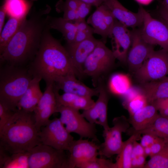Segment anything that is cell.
<instances>
[{"label":"cell","mask_w":168,"mask_h":168,"mask_svg":"<svg viewBox=\"0 0 168 168\" xmlns=\"http://www.w3.org/2000/svg\"><path fill=\"white\" fill-rule=\"evenodd\" d=\"M46 10L33 13L26 19L0 54V62L20 66L34 58L39 49L48 16Z\"/></svg>","instance_id":"6da1fadb"},{"label":"cell","mask_w":168,"mask_h":168,"mask_svg":"<svg viewBox=\"0 0 168 168\" xmlns=\"http://www.w3.org/2000/svg\"><path fill=\"white\" fill-rule=\"evenodd\" d=\"M50 29L47 25L28 69L33 77L43 79L46 84L54 82L57 77L68 74L77 75L66 49L52 36Z\"/></svg>","instance_id":"7a4b0ae2"},{"label":"cell","mask_w":168,"mask_h":168,"mask_svg":"<svg viewBox=\"0 0 168 168\" xmlns=\"http://www.w3.org/2000/svg\"><path fill=\"white\" fill-rule=\"evenodd\" d=\"M34 112L18 109L0 132V148L11 153L28 152L42 144Z\"/></svg>","instance_id":"3957f363"},{"label":"cell","mask_w":168,"mask_h":168,"mask_svg":"<svg viewBox=\"0 0 168 168\" xmlns=\"http://www.w3.org/2000/svg\"><path fill=\"white\" fill-rule=\"evenodd\" d=\"M33 77L28 69L6 64L0 71V103L16 111L18 102Z\"/></svg>","instance_id":"277c9868"},{"label":"cell","mask_w":168,"mask_h":168,"mask_svg":"<svg viewBox=\"0 0 168 168\" xmlns=\"http://www.w3.org/2000/svg\"><path fill=\"white\" fill-rule=\"evenodd\" d=\"M116 59L112 50L100 40L84 63L82 74L91 77L96 85L97 79L110 69Z\"/></svg>","instance_id":"5b68a950"},{"label":"cell","mask_w":168,"mask_h":168,"mask_svg":"<svg viewBox=\"0 0 168 168\" xmlns=\"http://www.w3.org/2000/svg\"><path fill=\"white\" fill-rule=\"evenodd\" d=\"M42 143L28 152L29 168H68V155Z\"/></svg>","instance_id":"8992f818"},{"label":"cell","mask_w":168,"mask_h":168,"mask_svg":"<svg viewBox=\"0 0 168 168\" xmlns=\"http://www.w3.org/2000/svg\"><path fill=\"white\" fill-rule=\"evenodd\" d=\"M79 111L58 105L56 113L60 114V119L70 133L77 134L80 138H88L94 141H98L96 124L88 121Z\"/></svg>","instance_id":"52a82bcc"},{"label":"cell","mask_w":168,"mask_h":168,"mask_svg":"<svg viewBox=\"0 0 168 168\" xmlns=\"http://www.w3.org/2000/svg\"><path fill=\"white\" fill-rule=\"evenodd\" d=\"M141 83L160 80L168 75V50H154L135 72Z\"/></svg>","instance_id":"ba28073f"},{"label":"cell","mask_w":168,"mask_h":168,"mask_svg":"<svg viewBox=\"0 0 168 168\" xmlns=\"http://www.w3.org/2000/svg\"><path fill=\"white\" fill-rule=\"evenodd\" d=\"M42 144L58 150L68 151L74 140L59 118L50 120L39 132Z\"/></svg>","instance_id":"9c48e42d"},{"label":"cell","mask_w":168,"mask_h":168,"mask_svg":"<svg viewBox=\"0 0 168 168\" xmlns=\"http://www.w3.org/2000/svg\"><path fill=\"white\" fill-rule=\"evenodd\" d=\"M113 126L105 131H103L104 142L100 145L99 155L110 158L117 155L124 144L122 134L128 129L129 125L126 118L124 116L114 118L113 120Z\"/></svg>","instance_id":"30bf717a"},{"label":"cell","mask_w":168,"mask_h":168,"mask_svg":"<svg viewBox=\"0 0 168 168\" xmlns=\"http://www.w3.org/2000/svg\"><path fill=\"white\" fill-rule=\"evenodd\" d=\"M143 24L140 28L144 40L150 44L158 45L168 50V27L163 21L153 17L144 8Z\"/></svg>","instance_id":"8fae6325"},{"label":"cell","mask_w":168,"mask_h":168,"mask_svg":"<svg viewBox=\"0 0 168 168\" xmlns=\"http://www.w3.org/2000/svg\"><path fill=\"white\" fill-rule=\"evenodd\" d=\"M131 31L132 42L128 54L127 63L130 70L135 72L154 50V45L144 40L140 28L133 29Z\"/></svg>","instance_id":"7c38bea8"},{"label":"cell","mask_w":168,"mask_h":168,"mask_svg":"<svg viewBox=\"0 0 168 168\" xmlns=\"http://www.w3.org/2000/svg\"><path fill=\"white\" fill-rule=\"evenodd\" d=\"M109 37L111 38L112 51L116 59L126 63L132 42L131 30L116 19Z\"/></svg>","instance_id":"4fadbf2b"},{"label":"cell","mask_w":168,"mask_h":168,"mask_svg":"<svg viewBox=\"0 0 168 168\" xmlns=\"http://www.w3.org/2000/svg\"><path fill=\"white\" fill-rule=\"evenodd\" d=\"M100 145L94 141L80 138L73 141L68 150V168H77L79 165L99 155Z\"/></svg>","instance_id":"5bb4252c"},{"label":"cell","mask_w":168,"mask_h":168,"mask_svg":"<svg viewBox=\"0 0 168 168\" xmlns=\"http://www.w3.org/2000/svg\"><path fill=\"white\" fill-rule=\"evenodd\" d=\"M100 40L93 35L78 42L67 43L65 47L70 58L77 74H82V68L86 59Z\"/></svg>","instance_id":"9a60e30c"},{"label":"cell","mask_w":168,"mask_h":168,"mask_svg":"<svg viewBox=\"0 0 168 168\" xmlns=\"http://www.w3.org/2000/svg\"><path fill=\"white\" fill-rule=\"evenodd\" d=\"M95 12L88 18L87 22L94 30V33L100 35L101 40L106 43L116 19L105 5L102 4L96 7Z\"/></svg>","instance_id":"2e32d148"},{"label":"cell","mask_w":168,"mask_h":168,"mask_svg":"<svg viewBox=\"0 0 168 168\" xmlns=\"http://www.w3.org/2000/svg\"><path fill=\"white\" fill-rule=\"evenodd\" d=\"M102 4L108 8L116 19L127 27L133 29L142 26L144 8L141 6L135 13L125 8L118 0H104Z\"/></svg>","instance_id":"e0dca14e"},{"label":"cell","mask_w":168,"mask_h":168,"mask_svg":"<svg viewBox=\"0 0 168 168\" xmlns=\"http://www.w3.org/2000/svg\"><path fill=\"white\" fill-rule=\"evenodd\" d=\"M99 88V94L97 100L91 107L83 110L82 114L88 121L101 126L104 131H105L110 128L107 119L109 98L104 88L101 86Z\"/></svg>","instance_id":"ac0fdd59"},{"label":"cell","mask_w":168,"mask_h":168,"mask_svg":"<svg viewBox=\"0 0 168 168\" xmlns=\"http://www.w3.org/2000/svg\"><path fill=\"white\" fill-rule=\"evenodd\" d=\"M55 86L64 93L92 97L98 96L99 88H91L76 79L75 74H69L59 77L54 81Z\"/></svg>","instance_id":"d6986e66"},{"label":"cell","mask_w":168,"mask_h":168,"mask_svg":"<svg viewBox=\"0 0 168 168\" xmlns=\"http://www.w3.org/2000/svg\"><path fill=\"white\" fill-rule=\"evenodd\" d=\"M41 80L37 77H33L18 102L17 109L28 112H34L43 94L40 85Z\"/></svg>","instance_id":"ffe728a7"},{"label":"cell","mask_w":168,"mask_h":168,"mask_svg":"<svg viewBox=\"0 0 168 168\" xmlns=\"http://www.w3.org/2000/svg\"><path fill=\"white\" fill-rule=\"evenodd\" d=\"M54 89L57 106L62 105L78 110H84L91 107L95 103L92 97L64 92L60 95L58 93L59 89L54 84Z\"/></svg>","instance_id":"44dd1931"},{"label":"cell","mask_w":168,"mask_h":168,"mask_svg":"<svg viewBox=\"0 0 168 168\" xmlns=\"http://www.w3.org/2000/svg\"><path fill=\"white\" fill-rule=\"evenodd\" d=\"M157 111L154 104H148L130 115L129 122L133 131L141 130L149 126L158 115Z\"/></svg>","instance_id":"7402d4cb"},{"label":"cell","mask_w":168,"mask_h":168,"mask_svg":"<svg viewBox=\"0 0 168 168\" xmlns=\"http://www.w3.org/2000/svg\"><path fill=\"white\" fill-rule=\"evenodd\" d=\"M140 89L148 104L168 98V81L160 80L141 83Z\"/></svg>","instance_id":"603a6c76"},{"label":"cell","mask_w":168,"mask_h":168,"mask_svg":"<svg viewBox=\"0 0 168 168\" xmlns=\"http://www.w3.org/2000/svg\"><path fill=\"white\" fill-rule=\"evenodd\" d=\"M28 152L11 153L0 148V168H29Z\"/></svg>","instance_id":"cb8c5ba5"},{"label":"cell","mask_w":168,"mask_h":168,"mask_svg":"<svg viewBox=\"0 0 168 168\" xmlns=\"http://www.w3.org/2000/svg\"><path fill=\"white\" fill-rule=\"evenodd\" d=\"M48 25L50 29H55L60 32L67 43L74 42L76 30L74 22L66 20L63 17L48 16Z\"/></svg>","instance_id":"d4e9b609"},{"label":"cell","mask_w":168,"mask_h":168,"mask_svg":"<svg viewBox=\"0 0 168 168\" xmlns=\"http://www.w3.org/2000/svg\"><path fill=\"white\" fill-rule=\"evenodd\" d=\"M32 0H4L3 5L9 17L26 18L32 4Z\"/></svg>","instance_id":"484cf974"},{"label":"cell","mask_w":168,"mask_h":168,"mask_svg":"<svg viewBox=\"0 0 168 168\" xmlns=\"http://www.w3.org/2000/svg\"><path fill=\"white\" fill-rule=\"evenodd\" d=\"M140 135L133 133L124 142L122 147L114 163V168H132V153L134 141L140 138Z\"/></svg>","instance_id":"4316f807"},{"label":"cell","mask_w":168,"mask_h":168,"mask_svg":"<svg viewBox=\"0 0 168 168\" xmlns=\"http://www.w3.org/2000/svg\"><path fill=\"white\" fill-rule=\"evenodd\" d=\"M124 96L125 100L124 105L130 115L148 104L140 89L132 87Z\"/></svg>","instance_id":"83f0119b"},{"label":"cell","mask_w":168,"mask_h":168,"mask_svg":"<svg viewBox=\"0 0 168 168\" xmlns=\"http://www.w3.org/2000/svg\"><path fill=\"white\" fill-rule=\"evenodd\" d=\"M26 19L9 17L0 33V54L3 51Z\"/></svg>","instance_id":"f1b7e54d"},{"label":"cell","mask_w":168,"mask_h":168,"mask_svg":"<svg viewBox=\"0 0 168 168\" xmlns=\"http://www.w3.org/2000/svg\"><path fill=\"white\" fill-rule=\"evenodd\" d=\"M141 135L151 134L168 140V117L158 114L152 124L146 128L138 131H133L132 134Z\"/></svg>","instance_id":"f546056e"},{"label":"cell","mask_w":168,"mask_h":168,"mask_svg":"<svg viewBox=\"0 0 168 168\" xmlns=\"http://www.w3.org/2000/svg\"><path fill=\"white\" fill-rule=\"evenodd\" d=\"M129 77L127 75L116 73L110 77L109 87L110 91L118 96H124L132 87Z\"/></svg>","instance_id":"4dcf8cb0"},{"label":"cell","mask_w":168,"mask_h":168,"mask_svg":"<svg viewBox=\"0 0 168 168\" xmlns=\"http://www.w3.org/2000/svg\"><path fill=\"white\" fill-rule=\"evenodd\" d=\"M57 105L54 89V82L46 84L44 92L40 98L34 113L35 114L44 109L49 106Z\"/></svg>","instance_id":"1f68e13d"},{"label":"cell","mask_w":168,"mask_h":168,"mask_svg":"<svg viewBox=\"0 0 168 168\" xmlns=\"http://www.w3.org/2000/svg\"><path fill=\"white\" fill-rule=\"evenodd\" d=\"M144 168H168V142L161 151L150 157Z\"/></svg>","instance_id":"d6a6232c"},{"label":"cell","mask_w":168,"mask_h":168,"mask_svg":"<svg viewBox=\"0 0 168 168\" xmlns=\"http://www.w3.org/2000/svg\"><path fill=\"white\" fill-rule=\"evenodd\" d=\"M57 107V105H52L44 109L35 114H34L35 125L39 132L42 127L49 122L50 116L56 113Z\"/></svg>","instance_id":"836d02e7"},{"label":"cell","mask_w":168,"mask_h":168,"mask_svg":"<svg viewBox=\"0 0 168 168\" xmlns=\"http://www.w3.org/2000/svg\"><path fill=\"white\" fill-rule=\"evenodd\" d=\"M74 22L76 25V30L73 42L81 41L93 36L94 33V29L92 26L89 25L85 20Z\"/></svg>","instance_id":"e575fe53"},{"label":"cell","mask_w":168,"mask_h":168,"mask_svg":"<svg viewBox=\"0 0 168 168\" xmlns=\"http://www.w3.org/2000/svg\"><path fill=\"white\" fill-rule=\"evenodd\" d=\"M77 168H114V164L110 160L97 156L79 165Z\"/></svg>","instance_id":"d590c367"},{"label":"cell","mask_w":168,"mask_h":168,"mask_svg":"<svg viewBox=\"0 0 168 168\" xmlns=\"http://www.w3.org/2000/svg\"><path fill=\"white\" fill-rule=\"evenodd\" d=\"M16 111L13 110L0 103V132Z\"/></svg>","instance_id":"8d00e7d4"},{"label":"cell","mask_w":168,"mask_h":168,"mask_svg":"<svg viewBox=\"0 0 168 168\" xmlns=\"http://www.w3.org/2000/svg\"><path fill=\"white\" fill-rule=\"evenodd\" d=\"M92 6L86 3L79 1L76 11V17L74 22L85 20L86 17L90 12Z\"/></svg>","instance_id":"74e56055"},{"label":"cell","mask_w":168,"mask_h":168,"mask_svg":"<svg viewBox=\"0 0 168 168\" xmlns=\"http://www.w3.org/2000/svg\"><path fill=\"white\" fill-rule=\"evenodd\" d=\"M161 115L168 117V98L156 100L153 103Z\"/></svg>","instance_id":"f35d334b"},{"label":"cell","mask_w":168,"mask_h":168,"mask_svg":"<svg viewBox=\"0 0 168 168\" xmlns=\"http://www.w3.org/2000/svg\"><path fill=\"white\" fill-rule=\"evenodd\" d=\"M168 142V140L159 137L158 139L150 146L151 153L150 157L161 151Z\"/></svg>","instance_id":"ab89813d"},{"label":"cell","mask_w":168,"mask_h":168,"mask_svg":"<svg viewBox=\"0 0 168 168\" xmlns=\"http://www.w3.org/2000/svg\"><path fill=\"white\" fill-rule=\"evenodd\" d=\"M159 137L153 135L145 133L143 134L140 138V144L144 147L151 146L159 138Z\"/></svg>","instance_id":"60d3db41"},{"label":"cell","mask_w":168,"mask_h":168,"mask_svg":"<svg viewBox=\"0 0 168 168\" xmlns=\"http://www.w3.org/2000/svg\"><path fill=\"white\" fill-rule=\"evenodd\" d=\"M147 156L145 155H141L132 158L131 161L132 168H144L146 163Z\"/></svg>","instance_id":"b9f144b4"},{"label":"cell","mask_w":168,"mask_h":168,"mask_svg":"<svg viewBox=\"0 0 168 168\" xmlns=\"http://www.w3.org/2000/svg\"><path fill=\"white\" fill-rule=\"evenodd\" d=\"M158 13L161 20L168 27V6L163 2L159 7Z\"/></svg>","instance_id":"7bdbcfd3"},{"label":"cell","mask_w":168,"mask_h":168,"mask_svg":"<svg viewBox=\"0 0 168 168\" xmlns=\"http://www.w3.org/2000/svg\"><path fill=\"white\" fill-rule=\"evenodd\" d=\"M137 140H135L133 142L132 153V158L141 155H145L144 148L140 143L137 142Z\"/></svg>","instance_id":"ee69618b"},{"label":"cell","mask_w":168,"mask_h":168,"mask_svg":"<svg viewBox=\"0 0 168 168\" xmlns=\"http://www.w3.org/2000/svg\"><path fill=\"white\" fill-rule=\"evenodd\" d=\"M7 12L4 6L2 4L0 9V33L1 32L4 26Z\"/></svg>","instance_id":"f6af8a7d"},{"label":"cell","mask_w":168,"mask_h":168,"mask_svg":"<svg viewBox=\"0 0 168 168\" xmlns=\"http://www.w3.org/2000/svg\"><path fill=\"white\" fill-rule=\"evenodd\" d=\"M79 1L89 4L92 6L97 7L100 6L104 0H78Z\"/></svg>","instance_id":"bcb514c9"},{"label":"cell","mask_w":168,"mask_h":168,"mask_svg":"<svg viewBox=\"0 0 168 168\" xmlns=\"http://www.w3.org/2000/svg\"><path fill=\"white\" fill-rule=\"evenodd\" d=\"M144 155L147 157L150 156L151 153V151L150 146H148L144 148Z\"/></svg>","instance_id":"7dc6e473"},{"label":"cell","mask_w":168,"mask_h":168,"mask_svg":"<svg viewBox=\"0 0 168 168\" xmlns=\"http://www.w3.org/2000/svg\"><path fill=\"white\" fill-rule=\"evenodd\" d=\"M139 3L147 5L150 4L153 0H135Z\"/></svg>","instance_id":"c3c4849f"},{"label":"cell","mask_w":168,"mask_h":168,"mask_svg":"<svg viewBox=\"0 0 168 168\" xmlns=\"http://www.w3.org/2000/svg\"><path fill=\"white\" fill-rule=\"evenodd\" d=\"M161 80H166V81H168V76H166L164 78H162V79H161Z\"/></svg>","instance_id":"681fc988"},{"label":"cell","mask_w":168,"mask_h":168,"mask_svg":"<svg viewBox=\"0 0 168 168\" xmlns=\"http://www.w3.org/2000/svg\"><path fill=\"white\" fill-rule=\"evenodd\" d=\"M164 3L168 6V0H164Z\"/></svg>","instance_id":"f907efd6"}]
</instances>
